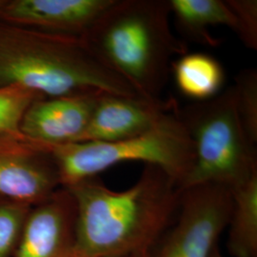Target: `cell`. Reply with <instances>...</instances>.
I'll list each match as a JSON object with an SVG mask.
<instances>
[{
	"instance_id": "4",
	"label": "cell",
	"mask_w": 257,
	"mask_h": 257,
	"mask_svg": "<svg viewBox=\"0 0 257 257\" xmlns=\"http://www.w3.org/2000/svg\"><path fill=\"white\" fill-rule=\"evenodd\" d=\"M177 109L175 106L153 128L135 138L113 142L41 145L53 156L63 188L96 177L123 162L157 166L181 187L193 169L194 149Z\"/></svg>"
},
{
	"instance_id": "17",
	"label": "cell",
	"mask_w": 257,
	"mask_h": 257,
	"mask_svg": "<svg viewBox=\"0 0 257 257\" xmlns=\"http://www.w3.org/2000/svg\"><path fill=\"white\" fill-rule=\"evenodd\" d=\"M31 206L0 197V257H13Z\"/></svg>"
},
{
	"instance_id": "8",
	"label": "cell",
	"mask_w": 257,
	"mask_h": 257,
	"mask_svg": "<svg viewBox=\"0 0 257 257\" xmlns=\"http://www.w3.org/2000/svg\"><path fill=\"white\" fill-rule=\"evenodd\" d=\"M76 206L66 188L33 206L13 257H74Z\"/></svg>"
},
{
	"instance_id": "20",
	"label": "cell",
	"mask_w": 257,
	"mask_h": 257,
	"mask_svg": "<svg viewBox=\"0 0 257 257\" xmlns=\"http://www.w3.org/2000/svg\"><path fill=\"white\" fill-rule=\"evenodd\" d=\"M74 257H87V256H84V255H80V254H77V253H76V254H75V256Z\"/></svg>"
},
{
	"instance_id": "12",
	"label": "cell",
	"mask_w": 257,
	"mask_h": 257,
	"mask_svg": "<svg viewBox=\"0 0 257 257\" xmlns=\"http://www.w3.org/2000/svg\"><path fill=\"white\" fill-rule=\"evenodd\" d=\"M169 3L179 31L198 43L219 44L210 28L227 26L235 31V18L226 0H169Z\"/></svg>"
},
{
	"instance_id": "7",
	"label": "cell",
	"mask_w": 257,
	"mask_h": 257,
	"mask_svg": "<svg viewBox=\"0 0 257 257\" xmlns=\"http://www.w3.org/2000/svg\"><path fill=\"white\" fill-rule=\"evenodd\" d=\"M61 188L51 153L28 139L0 136V197L31 207Z\"/></svg>"
},
{
	"instance_id": "9",
	"label": "cell",
	"mask_w": 257,
	"mask_h": 257,
	"mask_svg": "<svg viewBox=\"0 0 257 257\" xmlns=\"http://www.w3.org/2000/svg\"><path fill=\"white\" fill-rule=\"evenodd\" d=\"M113 0H0V23L82 37Z\"/></svg>"
},
{
	"instance_id": "6",
	"label": "cell",
	"mask_w": 257,
	"mask_h": 257,
	"mask_svg": "<svg viewBox=\"0 0 257 257\" xmlns=\"http://www.w3.org/2000/svg\"><path fill=\"white\" fill-rule=\"evenodd\" d=\"M232 192L218 184L181 190L175 219L148 257H211L226 230Z\"/></svg>"
},
{
	"instance_id": "14",
	"label": "cell",
	"mask_w": 257,
	"mask_h": 257,
	"mask_svg": "<svg viewBox=\"0 0 257 257\" xmlns=\"http://www.w3.org/2000/svg\"><path fill=\"white\" fill-rule=\"evenodd\" d=\"M172 71L180 92L196 101L216 96L225 80L222 65L205 54L181 55L173 62Z\"/></svg>"
},
{
	"instance_id": "19",
	"label": "cell",
	"mask_w": 257,
	"mask_h": 257,
	"mask_svg": "<svg viewBox=\"0 0 257 257\" xmlns=\"http://www.w3.org/2000/svg\"><path fill=\"white\" fill-rule=\"evenodd\" d=\"M211 257H224L223 256V254H222V252H221L219 246H217L216 248L213 249V251H212V253H211Z\"/></svg>"
},
{
	"instance_id": "11",
	"label": "cell",
	"mask_w": 257,
	"mask_h": 257,
	"mask_svg": "<svg viewBox=\"0 0 257 257\" xmlns=\"http://www.w3.org/2000/svg\"><path fill=\"white\" fill-rule=\"evenodd\" d=\"M175 102L141 96L103 93L91 120L77 142H113L140 136L153 128Z\"/></svg>"
},
{
	"instance_id": "5",
	"label": "cell",
	"mask_w": 257,
	"mask_h": 257,
	"mask_svg": "<svg viewBox=\"0 0 257 257\" xmlns=\"http://www.w3.org/2000/svg\"><path fill=\"white\" fill-rule=\"evenodd\" d=\"M177 112L194 149L193 169L181 190L202 184L232 190L256 174V146L242 126L233 86Z\"/></svg>"
},
{
	"instance_id": "10",
	"label": "cell",
	"mask_w": 257,
	"mask_h": 257,
	"mask_svg": "<svg viewBox=\"0 0 257 257\" xmlns=\"http://www.w3.org/2000/svg\"><path fill=\"white\" fill-rule=\"evenodd\" d=\"M102 94L37 99L23 116L21 134L32 142L48 146L77 142Z\"/></svg>"
},
{
	"instance_id": "16",
	"label": "cell",
	"mask_w": 257,
	"mask_h": 257,
	"mask_svg": "<svg viewBox=\"0 0 257 257\" xmlns=\"http://www.w3.org/2000/svg\"><path fill=\"white\" fill-rule=\"evenodd\" d=\"M234 91L239 117L249 141L257 145V72L250 68L235 77Z\"/></svg>"
},
{
	"instance_id": "1",
	"label": "cell",
	"mask_w": 257,
	"mask_h": 257,
	"mask_svg": "<svg viewBox=\"0 0 257 257\" xmlns=\"http://www.w3.org/2000/svg\"><path fill=\"white\" fill-rule=\"evenodd\" d=\"M76 206V253L148 257L175 219L181 190L161 168L145 165L138 181L113 191L96 177L66 188Z\"/></svg>"
},
{
	"instance_id": "13",
	"label": "cell",
	"mask_w": 257,
	"mask_h": 257,
	"mask_svg": "<svg viewBox=\"0 0 257 257\" xmlns=\"http://www.w3.org/2000/svg\"><path fill=\"white\" fill-rule=\"evenodd\" d=\"M231 192L227 248L232 257H257V173Z\"/></svg>"
},
{
	"instance_id": "3",
	"label": "cell",
	"mask_w": 257,
	"mask_h": 257,
	"mask_svg": "<svg viewBox=\"0 0 257 257\" xmlns=\"http://www.w3.org/2000/svg\"><path fill=\"white\" fill-rule=\"evenodd\" d=\"M14 85L45 98L92 93L139 96L102 64L82 37L0 23V87Z\"/></svg>"
},
{
	"instance_id": "2",
	"label": "cell",
	"mask_w": 257,
	"mask_h": 257,
	"mask_svg": "<svg viewBox=\"0 0 257 257\" xmlns=\"http://www.w3.org/2000/svg\"><path fill=\"white\" fill-rule=\"evenodd\" d=\"M169 0H113L82 38L92 54L149 100H161L173 58L187 54Z\"/></svg>"
},
{
	"instance_id": "15",
	"label": "cell",
	"mask_w": 257,
	"mask_h": 257,
	"mask_svg": "<svg viewBox=\"0 0 257 257\" xmlns=\"http://www.w3.org/2000/svg\"><path fill=\"white\" fill-rule=\"evenodd\" d=\"M40 98L45 97L21 86L0 87V136L26 139L20 131L21 122L28 108Z\"/></svg>"
},
{
	"instance_id": "18",
	"label": "cell",
	"mask_w": 257,
	"mask_h": 257,
	"mask_svg": "<svg viewBox=\"0 0 257 257\" xmlns=\"http://www.w3.org/2000/svg\"><path fill=\"white\" fill-rule=\"evenodd\" d=\"M235 18V31L241 42L249 50H257L256 0H226Z\"/></svg>"
}]
</instances>
